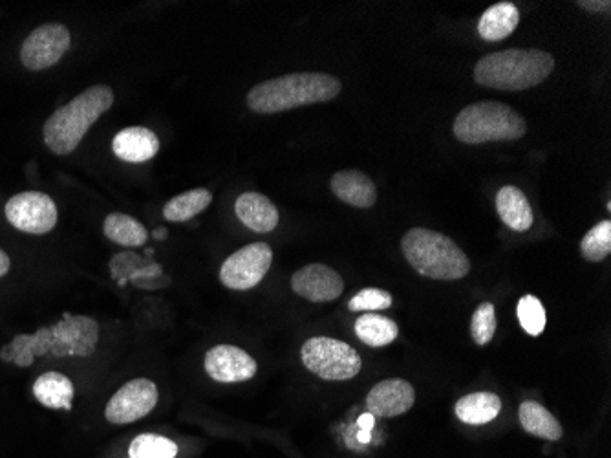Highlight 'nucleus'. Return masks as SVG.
<instances>
[{
  "label": "nucleus",
  "instance_id": "1",
  "mask_svg": "<svg viewBox=\"0 0 611 458\" xmlns=\"http://www.w3.org/2000/svg\"><path fill=\"white\" fill-rule=\"evenodd\" d=\"M341 88V81L330 74L295 72L255 85L247 94V107L255 114H279L332 101Z\"/></svg>",
  "mask_w": 611,
  "mask_h": 458
},
{
  "label": "nucleus",
  "instance_id": "2",
  "mask_svg": "<svg viewBox=\"0 0 611 458\" xmlns=\"http://www.w3.org/2000/svg\"><path fill=\"white\" fill-rule=\"evenodd\" d=\"M555 70L553 55L536 48H511L483 55L474 66V81L482 87L520 92L540 85Z\"/></svg>",
  "mask_w": 611,
  "mask_h": 458
},
{
  "label": "nucleus",
  "instance_id": "3",
  "mask_svg": "<svg viewBox=\"0 0 611 458\" xmlns=\"http://www.w3.org/2000/svg\"><path fill=\"white\" fill-rule=\"evenodd\" d=\"M114 103V90L107 85L86 88L68 105L55 110L44 123L43 136L46 147L55 154H70L83 142L86 132L92 129Z\"/></svg>",
  "mask_w": 611,
  "mask_h": 458
},
{
  "label": "nucleus",
  "instance_id": "4",
  "mask_svg": "<svg viewBox=\"0 0 611 458\" xmlns=\"http://www.w3.org/2000/svg\"><path fill=\"white\" fill-rule=\"evenodd\" d=\"M401 250L410 266L423 277L436 281H458L471 272V261L454 240L427 228H412L401 240Z\"/></svg>",
  "mask_w": 611,
  "mask_h": 458
},
{
  "label": "nucleus",
  "instance_id": "5",
  "mask_svg": "<svg viewBox=\"0 0 611 458\" xmlns=\"http://www.w3.org/2000/svg\"><path fill=\"white\" fill-rule=\"evenodd\" d=\"M461 143L516 142L524 138L527 123L513 107L500 101H478L461 110L452 125Z\"/></svg>",
  "mask_w": 611,
  "mask_h": 458
},
{
  "label": "nucleus",
  "instance_id": "6",
  "mask_svg": "<svg viewBox=\"0 0 611 458\" xmlns=\"http://www.w3.org/2000/svg\"><path fill=\"white\" fill-rule=\"evenodd\" d=\"M301 358L308 371L328 382L352 380L363 367L359 352L339 339H308L302 345Z\"/></svg>",
  "mask_w": 611,
  "mask_h": 458
},
{
  "label": "nucleus",
  "instance_id": "7",
  "mask_svg": "<svg viewBox=\"0 0 611 458\" xmlns=\"http://www.w3.org/2000/svg\"><path fill=\"white\" fill-rule=\"evenodd\" d=\"M273 262V251L266 242L247 244L227 257L220 268V281L231 290H249L264 281Z\"/></svg>",
  "mask_w": 611,
  "mask_h": 458
},
{
  "label": "nucleus",
  "instance_id": "8",
  "mask_svg": "<svg viewBox=\"0 0 611 458\" xmlns=\"http://www.w3.org/2000/svg\"><path fill=\"white\" fill-rule=\"evenodd\" d=\"M4 213L13 228L32 235H44L52 231L59 219L54 200L37 191H26L11 197Z\"/></svg>",
  "mask_w": 611,
  "mask_h": 458
},
{
  "label": "nucleus",
  "instance_id": "9",
  "mask_svg": "<svg viewBox=\"0 0 611 458\" xmlns=\"http://www.w3.org/2000/svg\"><path fill=\"white\" fill-rule=\"evenodd\" d=\"M72 37L68 28L59 22L43 24L33 30L22 43L21 61L28 70H44L57 65L68 52Z\"/></svg>",
  "mask_w": 611,
  "mask_h": 458
},
{
  "label": "nucleus",
  "instance_id": "10",
  "mask_svg": "<svg viewBox=\"0 0 611 458\" xmlns=\"http://www.w3.org/2000/svg\"><path fill=\"white\" fill-rule=\"evenodd\" d=\"M158 387L147 378H136L125 383L118 393L110 398L105 409V418L110 424L125 426L149 415L158 404Z\"/></svg>",
  "mask_w": 611,
  "mask_h": 458
},
{
  "label": "nucleus",
  "instance_id": "11",
  "mask_svg": "<svg viewBox=\"0 0 611 458\" xmlns=\"http://www.w3.org/2000/svg\"><path fill=\"white\" fill-rule=\"evenodd\" d=\"M291 288L311 303H330L343 295L344 281L326 264H308L293 273Z\"/></svg>",
  "mask_w": 611,
  "mask_h": 458
},
{
  "label": "nucleus",
  "instance_id": "12",
  "mask_svg": "<svg viewBox=\"0 0 611 458\" xmlns=\"http://www.w3.org/2000/svg\"><path fill=\"white\" fill-rule=\"evenodd\" d=\"M205 372L220 383H240L257 374V361L235 345H216L205 354Z\"/></svg>",
  "mask_w": 611,
  "mask_h": 458
},
{
  "label": "nucleus",
  "instance_id": "13",
  "mask_svg": "<svg viewBox=\"0 0 611 458\" xmlns=\"http://www.w3.org/2000/svg\"><path fill=\"white\" fill-rule=\"evenodd\" d=\"M59 338V358L79 356L88 358L96 352L99 339V325L96 319L86 316L65 314L63 319L54 325Z\"/></svg>",
  "mask_w": 611,
  "mask_h": 458
},
{
  "label": "nucleus",
  "instance_id": "14",
  "mask_svg": "<svg viewBox=\"0 0 611 458\" xmlns=\"http://www.w3.org/2000/svg\"><path fill=\"white\" fill-rule=\"evenodd\" d=\"M416 402V391L405 380H385L372 387L366 396V409L372 416L394 418L408 413Z\"/></svg>",
  "mask_w": 611,
  "mask_h": 458
},
{
  "label": "nucleus",
  "instance_id": "15",
  "mask_svg": "<svg viewBox=\"0 0 611 458\" xmlns=\"http://www.w3.org/2000/svg\"><path fill=\"white\" fill-rule=\"evenodd\" d=\"M112 151L127 164H145L160 153V138L147 127H127L116 134Z\"/></svg>",
  "mask_w": 611,
  "mask_h": 458
},
{
  "label": "nucleus",
  "instance_id": "16",
  "mask_svg": "<svg viewBox=\"0 0 611 458\" xmlns=\"http://www.w3.org/2000/svg\"><path fill=\"white\" fill-rule=\"evenodd\" d=\"M333 195L352 208L368 209L377 202L376 184L361 171L346 169L332 176Z\"/></svg>",
  "mask_w": 611,
  "mask_h": 458
},
{
  "label": "nucleus",
  "instance_id": "17",
  "mask_svg": "<svg viewBox=\"0 0 611 458\" xmlns=\"http://www.w3.org/2000/svg\"><path fill=\"white\" fill-rule=\"evenodd\" d=\"M235 213L238 220L257 233H269L279 226V209L260 193H244L236 198Z\"/></svg>",
  "mask_w": 611,
  "mask_h": 458
},
{
  "label": "nucleus",
  "instance_id": "18",
  "mask_svg": "<svg viewBox=\"0 0 611 458\" xmlns=\"http://www.w3.org/2000/svg\"><path fill=\"white\" fill-rule=\"evenodd\" d=\"M496 211L505 226L513 231H527L535 222V215L524 191L515 186H505L496 195Z\"/></svg>",
  "mask_w": 611,
  "mask_h": 458
},
{
  "label": "nucleus",
  "instance_id": "19",
  "mask_svg": "<svg viewBox=\"0 0 611 458\" xmlns=\"http://www.w3.org/2000/svg\"><path fill=\"white\" fill-rule=\"evenodd\" d=\"M518 22H520V11L515 4L498 2L483 11L480 22H478V33L483 41L498 43L515 32Z\"/></svg>",
  "mask_w": 611,
  "mask_h": 458
},
{
  "label": "nucleus",
  "instance_id": "20",
  "mask_svg": "<svg viewBox=\"0 0 611 458\" xmlns=\"http://www.w3.org/2000/svg\"><path fill=\"white\" fill-rule=\"evenodd\" d=\"M74 383L61 372H44L33 383V396L39 404L50 409L70 411L74 402Z\"/></svg>",
  "mask_w": 611,
  "mask_h": 458
},
{
  "label": "nucleus",
  "instance_id": "21",
  "mask_svg": "<svg viewBox=\"0 0 611 458\" xmlns=\"http://www.w3.org/2000/svg\"><path fill=\"white\" fill-rule=\"evenodd\" d=\"M502 411L500 396L493 393H472L463 396L454 407V413L463 424L483 426L493 422Z\"/></svg>",
  "mask_w": 611,
  "mask_h": 458
},
{
  "label": "nucleus",
  "instance_id": "22",
  "mask_svg": "<svg viewBox=\"0 0 611 458\" xmlns=\"http://www.w3.org/2000/svg\"><path fill=\"white\" fill-rule=\"evenodd\" d=\"M518 416H520V424L529 435L551 440V442H557L564 435V429L557 418L538 402H533V400L522 402L518 409Z\"/></svg>",
  "mask_w": 611,
  "mask_h": 458
},
{
  "label": "nucleus",
  "instance_id": "23",
  "mask_svg": "<svg viewBox=\"0 0 611 458\" xmlns=\"http://www.w3.org/2000/svg\"><path fill=\"white\" fill-rule=\"evenodd\" d=\"M103 233L108 240L125 248H138L149 239V231L140 220L125 213H110L103 222Z\"/></svg>",
  "mask_w": 611,
  "mask_h": 458
},
{
  "label": "nucleus",
  "instance_id": "24",
  "mask_svg": "<svg viewBox=\"0 0 611 458\" xmlns=\"http://www.w3.org/2000/svg\"><path fill=\"white\" fill-rule=\"evenodd\" d=\"M213 202L211 191L204 187L185 191L182 195H176L163 206V217L169 222H189L196 215L209 208Z\"/></svg>",
  "mask_w": 611,
  "mask_h": 458
},
{
  "label": "nucleus",
  "instance_id": "25",
  "mask_svg": "<svg viewBox=\"0 0 611 458\" xmlns=\"http://www.w3.org/2000/svg\"><path fill=\"white\" fill-rule=\"evenodd\" d=\"M355 334L368 347H386L396 341L399 328L383 314H363L355 321Z\"/></svg>",
  "mask_w": 611,
  "mask_h": 458
},
{
  "label": "nucleus",
  "instance_id": "26",
  "mask_svg": "<svg viewBox=\"0 0 611 458\" xmlns=\"http://www.w3.org/2000/svg\"><path fill=\"white\" fill-rule=\"evenodd\" d=\"M580 251L586 261L601 262L611 251V222L602 220L580 240Z\"/></svg>",
  "mask_w": 611,
  "mask_h": 458
},
{
  "label": "nucleus",
  "instance_id": "27",
  "mask_svg": "<svg viewBox=\"0 0 611 458\" xmlns=\"http://www.w3.org/2000/svg\"><path fill=\"white\" fill-rule=\"evenodd\" d=\"M178 455V446L161 435L145 433L134 438L129 448L130 458H174Z\"/></svg>",
  "mask_w": 611,
  "mask_h": 458
},
{
  "label": "nucleus",
  "instance_id": "28",
  "mask_svg": "<svg viewBox=\"0 0 611 458\" xmlns=\"http://www.w3.org/2000/svg\"><path fill=\"white\" fill-rule=\"evenodd\" d=\"M518 321L529 336H540L546 328V308L535 295H524L518 301Z\"/></svg>",
  "mask_w": 611,
  "mask_h": 458
},
{
  "label": "nucleus",
  "instance_id": "29",
  "mask_svg": "<svg viewBox=\"0 0 611 458\" xmlns=\"http://www.w3.org/2000/svg\"><path fill=\"white\" fill-rule=\"evenodd\" d=\"M472 339L476 345H487L496 334V310L493 303H482L476 308L471 321Z\"/></svg>",
  "mask_w": 611,
  "mask_h": 458
},
{
  "label": "nucleus",
  "instance_id": "30",
  "mask_svg": "<svg viewBox=\"0 0 611 458\" xmlns=\"http://www.w3.org/2000/svg\"><path fill=\"white\" fill-rule=\"evenodd\" d=\"M392 306V295L381 288H365L348 303L352 312H381Z\"/></svg>",
  "mask_w": 611,
  "mask_h": 458
},
{
  "label": "nucleus",
  "instance_id": "31",
  "mask_svg": "<svg viewBox=\"0 0 611 458\" xmlns=\"http://www.w3.org/2000/svg\"><path fill=\"white\" fill-rule=\"evenodd\" d=\"M579 6L582 10L601 13V11H610L611 2L610 0H604V2H599V0H582V2H579Z\"/></svg>",
  "mask_w": 611,
  "mask_h": 458
},
{
  "label": "nucleus",
  "instance_id": "32",
  "mask_svg": "<svg viewBox=\"0 0 611 458\" xmlns=\"http://www.w3.org/2000/svg\"><path fill=\"white\" fill-rule=\"evenodd\" d=\"M10 257L6 255V251L0 250V277H4L6 273L10 272Z\"/></svg>",
  "mask_w": 611,
  "mask_h": 458
},
{
  "label": "nucleus",
  "instance_id": "33",
  "mask_svg": "<svg viewBox=\"0 0 611 458\" xmlns=\"http://www.w3.org/2000/svg\"><path fill=\"white\" fill-rule=\"evenodd\" d=\"M359 427L365 429V431H370V429L374 427V416L370 415V413L361 416V418H359Z\"/></svg>",
  "mask_w": 611,
  "mask_h": 458
},
{
  "label": "nucleus",
  "instance_id": "34",
  "mask_svg": "<svg viewBox=\"0 0 611 458\" xmlns=\"http://www.w3.org/2000/svg\"><path fill=\"white\" fill-rule=\"evenodd\" d=\"M359 440L365 444L370 440V431H365V429H361V433H359Z\"/></svg>",
  "mask_w": 611,
  "mask_h": 458
},
{
  "label": "nucleus",
  "instance_id": "35",
  "mask_svg": "<svg viewBox=\"0 0 611 458\" xmlns=\"http://www.w3.org/2000/svg\"><path fill=\"white\" fill-rule=\"evenodd\" d=\"M165 235H167V231H165V229H161V231H156V233H154V237H156V239H160V237H165Z\"/></svg>",
  "mask_w": 611,
  "mask_h": 458
}]
</instances>
